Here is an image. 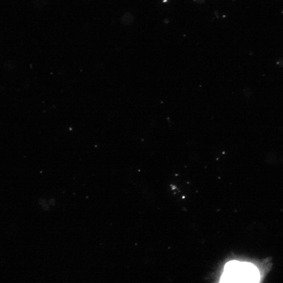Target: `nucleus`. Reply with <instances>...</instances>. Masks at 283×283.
Instances as JSON below:
<instances>
[{
  "label": "nucleus",
  "instance_id": "f257e3e1",
  "mask_svg": "<svg viewBox=\"0 0 283 283\" xmlns=\"http://www.w3.org/2000/svg\"><path fill=\"white\" fill-rule=\"evenodd\" d=\"M259 281L258 268L250 263L231 262L226 265L222 282H257Z\"/></svg>",
  "mask_w": 283,
  "mask_h": 283
},
{
  "label": "nucleus",
  "instance_id": "f03ea898",
  "mask_svg": "<svg viewBox=\"0 0 283 283\" xmlns=\"http://www.w3.org/2000/svg\"><path fill=\"white\" fill-rule=\"evenodd\" d=\"M133 19H134V18H133V16H132V14H130V13H127L123 16V18H122V22H123V24H131V23H132Z\"/></svg>",
  "mask_w": 283,
  "mask_h": 283
},
{
  "label": "nucleus",
  "instance_id": "7ed1b4c3",
  "mask_svg": "<svg viewBox=\"0 0 283 283\" xmlns=\"http://www.w3.org/2000/svg\"><path fill=\"white\" fill-rule=\"evenodd\" d=\"M196 2H198V3H203V2H205V0H194Z\"/></svg>",
  "mask_w": 283,
  "mask_h": 283
}]
</instances>
